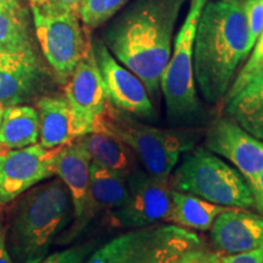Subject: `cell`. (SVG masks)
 Returning <instances> with one entry per match:
<instances>
[{"label":"cell","mask_w":263,"mask_h":263,"mask_svg":"<svg viewBox=\"0 0 263 263\" xmlns=\"http://www.w3.org/2000/svg\"><path fill=\"white\" fill-rule=\"evenodd\" d=\"M6 224V244L15 263H41L74 219L70 193L61 179L33 186L15 200Z\"/></svg>","instance_id":"obj_3"},{"label":"cell","mask_w":263,"mask_h":263,"mask_svg":"<svg viewBox=\"0 0 263 263\" xmlns=\"http://www.w3.org/2000/svg\"><path fill=\"white\" fill-rule=\"evenodd\" d=\"M201 245V239L193 230L177 227L163 242L151 252L144 263H176L186 250Z\"/></svg>","instance_id":"obj_24"},{"label":"cell","mask_w":263,"mask_h":263,"mask_svg":"<svg viewBox=\"0 0 263 263\" xmlns=\"http://www.w3.org/2000/svg\"><path fill=\"white\" fill-rule=\"evenodd\" d=\"M170 177L174 190L224 207L251 209L254 195L238 170L206 147L186 151Z\"/></svg>","instance_id":"obj_4"},{"label":"cell","mask_w":263,"mask_h":263,"mask_svg":"<svg viewBox=\"0 0 263 263\" xmlns=\"http://www.w3.org/2000/svg\"><path fill=\"white\" fill-rule=\"evenodd\" d=\"M16 0H0V9L5 8V6L11 5L12 3H15Z\"/></svg>","instance_id":"obj_34"},{"label":"cell","mask_w":263,"mask_h":263,"mask_svg":"<svg viewBox=\"0 0 263 263\" xmlns=\"http://www.w3.org/2000/svg\"><path fill=\"white\" fill-rule=\"evenodd\" d=\"M252 49H254V50H252L251 57L249 58L248 62H246L244 67L241 68V71L239 72V74L236 76V78H234V81H233V83L230 84L229 88L238 87V85H240L242 82L248 80L250 76L263 65V32L258 37L257 41H256Z\"/></svg>","instance_id":"obj_28"},{"label":"cell","mask_w":263,"mask_h":263,"mask_svg":"<svg viewBox=\"0 0 263 263\" xmlns=\"http://www.w3.org/2000/svg\"><path fill=\"white\" fill-rule=\"evenodd\" d=\"M91 250V245L65 249L47 256L41 263H84L90 256Z\"/></svg>","instance_id":"obj_27"},{"label":"cell","mask_w":263,"mask_h":263,"mask_svg":"<svg viewBox=\"0 0 263 263\" xmlns=\"http://www.w3.org/2000/svg\"><path fill=\"white\" fill-rule=\"evenodd\" d=\"M223 101L226 116L263 141V65L238 87L229 88Z\"/></svg>","instance_id":"obj_17"},{"label":"cell","mask_w":263,"mask_h":263,"mask_svg":"<svg viewBox=\"0 0 263 263\" xmlns=\"http://www.w3.org/2000/svg\"><path fill=\"white\" fill-rule=\"evenodd\" d=\"M97 130L116 136L133 151L147 173L163 180H170L180 157L194 146L188 134L140 122L112 105H110Z\"/></svg>","instance_id":"obj_5"},{"label":"cell","mask_w":263,"mask_h":263,"mask_svg":"<svg viewBox=\"0 0 263 263\" xmlns=\"http://www.w3.org/2000/svg\"><path fill=\"white\" fill-rule=\"evenodd\" d=\"M205 147L233 164L249 182L263 172V141L246 132L229 117L210 124Z\"/></svg>","instance_id":"obj_12"},{"label":"cell","mask_w":263,"mask_h":263,"mask_svg":"<svg viewBox=\"0 0 263 263\" xmlns=\"http://www.w3.org/2000/svg\"><path fill=\"white\" fill-rule=\"evenodd\" d=\"M218 252L239 254L263 248V217L248 209L227 207L210 229Z\"/></svg>","instance_id":"obj_14"},{"label":"cell","mask_w":263,"mask_h":263,"mask_svg":"<svg viewBox=\"0 0 263 263\" xmlns=\"http://www.w3.org/2000/svg\"><path fill=\"white\" fill-rule=\"evenodd\" d=\"M50 73L39 54H18L0 50V105H25L43 97Z\"/></svg>","instance_id":"obj_13"},{"label":"cell","mask_w":263,"mask_h":263,"mask_svg":"<svg viewBox=\"0 0 263 263\" xmlns=\"http://www.w3.org/2000/svg\"><path fill=\"white\" fill-rule=\"evenodd\" d=\"M39 140V116L31 105L4 108L0 122V154L34 145Z\"/></svg>","instance_id":"obj_22"},{"label":"cell","mask_w":263,"mask_h":263,"mask_svg":"<svg viewBox=\"0 0 263 263\" xmlns=\"http://www.w3.org/2000/svg\"><path fill=\"white\" fill-rule=\"evenodd\" d=\"M64 87L78 137L97 130L111 104L95 60L93 45L76 66Z\"/></svg>","instance_id":"obj_9"},{"label":"cell","mask_w":263,"mask_h":263,"mask_svg":"<svg viewBox=\"0 0 263 263\" xmlns=\"http://www.w3.org/2000/svg\"><path fill=\"white\" fill-rule=\"evenodd\" d=\"M222 263H263V248L239 254L222 255Z\"/></svg>","instance_id":"obj_30"},{"label":"cell","mask_w":263,"mask_h":263,"mask_svg":"<svg viewBox=\"0 0 263 263\" xmlns=\"http://www.w3.org/2000/svg\"><path fill=\"white\" fill-rule=\"evenodd\" d=\"M244 11L249 27L250 42L254 47L263 32V0H244Z\"/></svg>","instance_id":"obj_26"},{"label":"cell","mask_w":263,"mask_h":263,"mask_svg":"<svg viewBox=\"0 0 263 263\" xmlns=\"http://www.w3.org/2000/svg\"><path fill=\"white\" fill-rule=\"evenodd\" d=\"M91 161L81 137L57 149L55 177L61 179L70 193L74 210L76 227L83 218L89 195Z\"/></svg>","instance_id":"obj_16"},{"label":"cell","mask_w":263,"mask_h":263,"mask_svg":"<svg viewBox=\"0 0 263 263\" xmlns=\"http://www.w3.org/2000/svg\"><path fill=\"white\" fill-rule=\"evenodd\" d=\"M226 209L224 206L216 205L197 196L173 189L167 222L188 230L207 232L211 229L217 216Z\"/></svg>","instance_id":"obj_23"},{"label":"cell","mask_w":263,"mask_h":263,"mask_svg":"<svg viewBox=\"0 0 263 263\" xmlns=\"http://www.w3.org/2000/svg\"><path fill=\"white\" fill-rule=\"evenodd\" d=\"M34 107L39 116V144L45 149H57L80 138L65 95H43Z\"/></svg>","instance_id":"obj_18"},{"label":"cell","mask_w":263,"mask_h":263,"mask_svg":"<svg viewBox=\"0 0 263 263\" xmlns=\"http://www.w3.org/2000/svg\"><path fill=\"white\" fill-rule=\"evenodd\" d=\"M34 39L31 8L22 0L0 9V50L38 54Z\"/></svg>","instance_id":"obj_20"},{"label":"cell","mask_w":263,"mask_h":263,"mask_svg":"<svg viewBox=\"0 0 263 263\" xmlns=\"http://www.w3.org/2000/svg\"><path fill=\"white\" fill-rule=\"evenodd\" d=\"M176 263H222V254L197 245L184 251Z\"/></svg>","instance_id":"obj_29"},{"label":"cell","mask_w":263,"mask_h":263,"mask_svg":"<svg viewBox=\"0 0 263 263\" xmlns=\"http://www.w3.org/2000/svg\"><path fill=\"white\" fill-rule=\"evenodd\" d=\"M0 263H15L6 244V224L2 215H0Z\"/></svg>","instance_id":"obj_33"},{"label":"cell","mask_w":263,"mask_h":263,"mask_svg":"<svg viewBox=\"0 0 263 263\" xmlns=\"http://www.w3.org/2000/svg\"><path fill=\"white\" fill-rule=\"evenodd\" d=\"M177 228L174 224H155L132 229L114 238L90 254L84 263H144L151 252Z\"/></svg>","instance_id":"obj_15"},{"label":"cell","mask_w":263,"mask_h":263,"mask_svg":"<svg viewBox=\"0 0 263 263\" xmlns=\"http://www.w3.org/2000/svg\"><path fill=\"white\" fill-rule=\"evenodd\" d=\"M130 0H83L78 17L85 29H95L107 24Z\"/></svg>","instance_id":"obj_25"},{"label":"cell","mask_w":263,"mask_h":263,"mask_svg":"<svg viewBox=\"0 0 263 263\" xmlns=\"http://www.w3.org/2000/svg\"><path fill=\"white\" fill-rule=\"evenodd\" d=\"M83 0H34L29 4H41L52 6V8H58L62 10H70V11L78 12V9L82 4Z\"/></svg>","instance_id":"obj_32"},{"label":"cell","mask_w":263,"mask_h":263,"mask_svg":"<svg viewBox=\"0 0 263 263\" xmlns=\"http://www.w3.org/2000/svg\"><path fill=\"white\" fill-rule=\"evenodd\" d=\"M28 2H29V3H33V2H34V0H28Z\"/></svg>","instance_id":"obj_36"},{"label":"cell","mask_w":263,"mask_h":263,"mask_svg":"<svg viewBox=\"0 0 263 263\" xmlns=\"http://www.w3.org/2000/svg\"><path fill=\"white\" fill-rule=\"evenodd\" d=\"M91 45L110 104L136 118L155 120L156 110L143 82L112 57L101 39Z\"/></svg>","instance_id":"obj_10"},{"label":"cell","mask_w":263,"mask_h":263,"mask_svg":"<svg viewBox=\"0 0 263 263\" xmlns=\"http://www.w3.org/2000/svg\"><path fill=\"white\" fill-rule=\"evenodd\" d=\"M91 163L127 177L137 166L134 153L114 134L95 130L81 137Z\"/></svg>","instance_id":"obj_21"},{"label":"cell","mask_w":263,"mask_h":263,"mask_svg":"<svg viewBox=\"0 0 263 263\" xmlns=\"http://www.w3.org/2000/svg\"><path fill=\"white\" fill-rule=\"evenodd\" d=\"M249 185L254 195V207L258 211V215L263 217V172L252 182H249Z\"/></svg>","instance_id":"obj_31"},{"label":"cell","mask_w":263,"mask_h":263,"mask_svg":"<svg viewBox=\"0 0 263 263\" xmlns=\"http://www.w3.org/2000/svg\"><path fill=\"white\" fill-rule=\"evenodd\" d=\"M252 48L244 0H209L197 21L193 54L195 85L206 103L224 99Z\"/></svg>","instance_id":"obj_2"},{"label":"cell","mask_w":263,"mask_h":263,"mask_svg":"<svg viewBox=\"0 0 263 263\" xmlns=\"http://www.w3.org/2000/svg\"><path fill=\"white\" fill-rule=\"evenodd\" d=\"M209 0H190L188 14L174 38L172 52L162 77V91L170 120L176 124H192L200 120L201 105L194 78V41L200 14Z\"/></svg>","instance_id":"obj_6"},{"label":"cell","mask_w":263,"mask_h":263,"mask_svg":"<svg viewBox=\"0 0 263 263\" xmlns=\"http://www.w3.org/2000/svg\"><path fill=\"white\" fill-rule=\"evenodd\" d=\"M34 37L59 83L65 85L91 41L78 14L52 6L29 4Z\"/></svg>","instance_id":"obj_7"},{"label":"cell","mask_w":263,"mask_h":263,"mask_svg":"<svg viewBox=\"0 0 263 263\" xmlns=\"http://www.w3.org/2000/svg\"><path fill=\"white\" fill-rule=\"evenodd\" d=\"M126 202L108 213L115 227L138 229L168 221L173 192L170 180L156 178L136 167L126 177Z\"/></svg>","instance_id":"obj_8"},{"label":"cell","mask_w":263,"mask_h":263,"mask_svg":"<svg viewBox=\"0 0 263 263\" xmlns=\"http://www.w3.org/2000/svg\"><path fill=\"white\" fill-rule=\"evenodd\" d=\"M57 149H45L37 143L0 154V207L14 202L33 186L54 178Z\"/></svg>","instance_id":"obj_11"},{"label":"cell","mask_w":263,"mask_h":263,"mask_svg":"<svg viewBox=\"0 0 263 263\" xmlns=\"http://www.w3.org/2000/svg\"><path fill=\"white\" fill-rule=\"evenodd\" d=\"M186 0H130L110 20L101 41L124 67L133 72L149 94L160 89L168 64L173 33Z\"/></svg>","instance_id":"obj_1"},{"label":"cell","mask_w":263,"mask_h":263,"mask_svg":"<svg viewBox=\"0 0 263 263\" xmlns=\"http://www.w3.org/2000/svg\"><path fill=\"white\" fill-rule=\"evenodd\" d=\"M3 114H4V107L0 105V122H2V118H3Z\"/></svg>","instance_id":"obj_35"},{"label":"cell","mask_w":263,"mask_h":263,"mask_svg":"<svg viewBox=\"0 0 263 263\" xmlns=\"http://www.w3.org/2000/svg\"><path fill=\"white\" fill-rule=\"evenodd\" d=\"M127 195L126 177L91 163L87 209L81 222L72 229V235L78 234L97 213H111L120 209L126 202Z\"/></svg>","instance_id":"obj_19"}]
</instances>
